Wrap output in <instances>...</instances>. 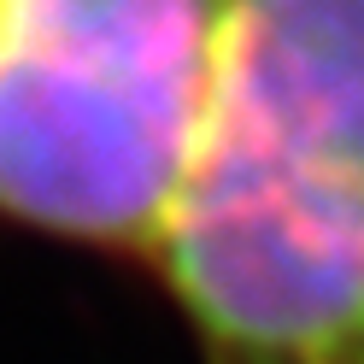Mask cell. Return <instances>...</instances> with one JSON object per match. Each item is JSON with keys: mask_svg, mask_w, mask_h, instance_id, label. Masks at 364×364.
Returning <instances> with one entry per match:
<instances>
[{"mask_svg": "<svg viewBox=\"0 0 364 364\" xmlns=\"http://www.w3.org/2000/svg\"><path fill=\"white\" fill-rule=\"evenodd\" d=\"M153 259L218 364H364V0H218Z\"/></svg>", "mask_w": 364, "mask_h": 364, "instance_id": "6da1fadb", "label": "cell"}, {"mask_svg": "<svg viewBox=\"0 0 364 364\" xmlns=\"http://www.w3.org/2000/svg\"><path fill=\"white\" fill-rule=\"evenodd\" d=\"M212 48L218 0H0V218L153 253Z\"/></svg>", "mask_w": 364, "mask_h": 364, "instance_id": "7a4b0ae2", "label": "cell"}]
</instances>
